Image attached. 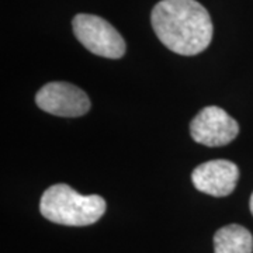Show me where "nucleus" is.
<instances>
[{"label":"nucleus","mask_w":253,"mask_h":253,"mask_svg":"<svg viewBox=\"0 0 253 253\" xmlns=\"http://www.w3.org/2000/svg\"><path fill=\"white\" fill-rule=\"evenodd\" d=\"M238 134V123L217 106L204 107L190 123L191 138L206 146H224L232 142Z\"/></svg>","instance_id":"5"},{"label":"nucleus","mask_w":253,"mask_h":253,"mask_svg":"<svg viewBox=\"0 0 253 253\" xmlns=\"http://www.w3.org/2000/svg\"><path fill=\"white\" fill-rule=\"evenodd\" d=\"M37 106L58 117H81L90 110V100L84 91L68 82H51L36 96Z\"/></svg>","instance_id":"4"},{"label":"nucleus","mask_w":253,"mask_h":253,"mask_svg":"<svg viewBox=\"0 0 253 253\" xmlns=\"http://www.w3.org/2000/svg\"><path fill=\"white\" fill-rule=\"evenodd\" d=\"M40 211L46 219L59 225L86 226L103 217L106 201L97 194L84 196L71 186L59 183L44 191Z\"/></svg>","instance_id":"2"},{"label":"nucleus","mask_w":253,"mask_h":253,"mask_svg":"<svg viewBox=\"0 0 253 253\" xmlns=\"http://www.w3.org/2000/svg\"><path fill=\"white\" fill-rule=\"evenodd\" d=\"M253 236L242 225L219 228L214 235V253H252Z\"/></svg>","instance_id":"7"},{"label":"nucleus","mask_w":253,"mask_h":253,"mask_svg":"<svg viewBox=\"0 0 253 253\" xmlns=\"http://www.w3.org/2000/svg\"><path fill=\"white\" fill-rule=\"evenodd\" d=\"M72 26L79 42L91 54L109 59H118L126 54V41L104 18L81 13L73 17Z\"/></svg>","instance_id":"3"},{"label":"nucleus","mask_w":253,"mask_h":253,"mask_svg":"<svg viewBox=\"0 0 253 253\" xmlns=\"http://www.w3.org/2000/svg\"><path fill=\"white\" fill-rule=\"evenodd\" d=\"M249 207H251V212H252V215H253V193H252V197H251V203H249Z\"/></svg>","instance_id":"8"},{"label":"nucleus","mask_w":253,"mask_h":253,"mask_svg":"<svg viewBox=\"0 0 253 253\" xmlns=\"http://www.w3.org/2000/svg\"><path fill=\"white\" fill-rule=\"evenodd\" d=\"M238 179V166L225 159H215L201 163L191 173L194 187L212 197L229 196L235 190Z\"/></svg>","instance_id":"6"},{"label":"nucleus","mask_w":253,"mask_h":253,"mask_svg":"<svg viewBox=\"0 0 253 253\" xmlns=\"http://www.w3.org/2000/svg\"><path fill=\"white\" fill-rule=\"evenodd\" d=\"M151 23L166 48L179 55L203 52L212 38V21L196 0H162L152 10Z\"/></svg>","instance_id":"1"}]
</instances>
